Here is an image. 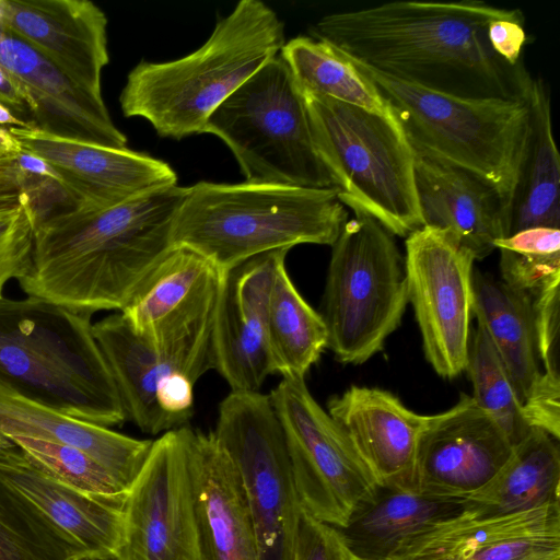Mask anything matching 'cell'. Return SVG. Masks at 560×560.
<instances>
[{
	"label": "cell",
	"instance_id": "1",
	"mask_svg": "<svg viewBox=\"0 0 560 560\" xmlns=\"http://www.w3.org/2000/svg\"><path fill=\"white\" fill-rule=\"evenodd\" d=\"M509 9L483 1H393L324 15L310 32L348 58L395 80L466 100L524 102L533 81L488 40Z\"/></svg>",
	"mask_w": 560,
	"mask_h": 560
},
{
	"label": "cell",
	"instance_id": "2",
	"mask_svg": "<svg viewBox=\"0 0 560 560\" xmlns=\"http://www.w3.org/2000/svg\"><path fill=\"white\" fill-rule=\"evenodd\" d=\"M186 190L174 185L113 207H73L40 220L21 289L75 312H121L174 248L173 223Z\"/></svg>",
	"mask_w": 560,
	"mask_h": 560
},
{
	"label": "cell",
	"instance_id": "3",
	"mask_svg": "<svg viewBox=\"0 0 560 560\" xmlns=\"http://www.w3.org/2000/svg\"><path fill=\"white\" fill-rule=\"evenodd\" d=\"M284 44L277 13L260 0H241L197 50L171 61L139 62L119 96L122 114L147 119L164 138L203 133L213 110Z\"/></svg>",
	"mask_w": 560,
	"mask_h": 560
},
{
	"label": "cell",
	"instance_id": "4",
	"mask_svg": "<svg viewBox=\"0 0 560 560\" xmlns=\"http://www.w3.org/2000/svg\"><path fill=\"white\" fill-rule=\"evenodd\" d=\"M334 188L243 182H199L187 187L172 242L222 272L277 249L332 245L348 220Z\"/></svg>",
	"mask_w": 560,
	"mask_h": 560
},
{
	"label": "cell",
	"instance_id": "5",
	"mask_svg": "<svg viewBox=\"0 0 560 560\" xmlns=\"http://www.w3.org/2000/svg\"><path fill=\"white\" fill-rule=\"evenodd\" d=\"M91 314L43 299H0V376L26 396L103 427L126 413Z\"/></svg>",
	"mask_w": 560,
	"mask_h": 560
},
{
	"label": "cell",
	"instance_id": "6",
	"mask_svg": "<svg viewBox=\"0 0 560 560\" xmlns=\"http://www.w3.org/2000/svg\"><path fill=\"white\" fill-rule=\"evenodd\" d=\"M350 60L374 84L413 151L478 175L498 190L505 207L527 133L525 101L440 94Z\"/></svg>",
	"mask_w": 560,
	"mask_h": 560
},
{
	"label": "cell",
	"instance_id": "7",
	"mask_svg": "<svg viewBox=\"0 0 560 560\" xmlns=\"http://www.w3.org/2000/svg\"><path fill=\"white\" fill-rule=\"evenodd\" d=\"M302 94L316 148L340 201L363 209L393 235L407 237L422 226L415 153L395 117Z\"/></svg>",
	"mask_w": 560,
	"mask_h": 560
},
{
	"label": "cell",
	"instance_id": "8",
	"mask_svg": "<svg viewBox=\"0 0 560 560\" xmlns=\"http://www.w3.org/2000/svg\"><path fill=\"white\" fill-rule=\"evenodd\" d=\"M203 133L229 147L246 182L336 189L316 148L303 94L280 55L213 110Z\"/></svg>",
	"mask_w": 560,
	"mask_h": 560
},
{
	"label": "cell",
	"instance_id": "9",
	"mask_svg": "<svg viewBox=\"0 0 560 560\" xmlns=\"http://www.w3.org/2000/svg\"><path fill=\"white\" fill-rule=\"evenodd\" d=\"M350 208L353 218L331 245L319 314L336 360L362 364L397 329L409 299L393 234L363 209Z\"/></svg>",
	"mask_w": 560,
	"mask_h": 560
},
{
	"label": "cell",
	"instance_id": "10",
	"mask_svg": "<svg viewBox=\"0 0 560 560\" xmlns=\"http://www.w3.org/2000/svg\"><path fill=\"white\" fill-rule=\"evenodd\" d=\"M212 433L238 471L258 560H293L301 506L269 394L231 392L219 405Z\"/></svg>",
	"mask_w": 560,
	"mask_h": 560
},
{
	"label": "cell",
	"instance_id": "11",
	"mask_svg": "<svg viewBox=\"0 0 560 560\" xmlns=\"http://www.w3.org/2000/svg\"><path fill=\"white\" fill-rule=\"evenodd\" d=\"M280 420L300 506L343 528L378 486L350 439L308 390L305 378H282L269 393Z\"/></svg>",
	"mask_w": 560,
	"mask_h": 560
},
{
	"label": "cell",
	"instance_id": "12",
	"mask_svg": "<svg viewBox=\"0 0 560 560\" xmlns=\"http://www.w3.org/2000/svg\"><path fill=\"white\" fill-rule=\"evenodd\" d=\"M475 257L447 232L420 226L406 238L408 299L427 360L442 377L466 369Z\"/></svg>",
	"mask_w": 560,
	"mask_h": 560
},
{
	"label": "cell",
	"instance_id": "13",
	"mask_svg": "<svg viewBox=\"0 0 560 560\" xmlns=\"http://www.w3.org/2000/svg\"><path fill=\"white\" fill-rule=\"evenodd\" d=\"M187 424L154 440L128 490L118 560H201Z\"/></svg>",
	"mask_w": 560,
	"mask_h": 560
},
{
	"label": "cell",
	"instance_id": "14",
	"mask_svg": "<svg viewBox=\"0 0 560 560\" xmlns=\"http://www.w3.org/2000/svg\"><path fill=\"white\" fill-rule=\"evenodd\" d=\"M16 144L49 164L74 208L103 209L177 185L172 166L131 149L107 148L12 127Z\"/></svg>",
	"mask_w": 560,
	"mask_h": 560
},
{
	"label": "cell",
	"instance_id": "15",
	"mask_svg": "<svg viewBox=\"0 0 560 560\" xmlns=\"http://www.w3.org/2000/svg\"><path fill=\"white\" fill-rule=\"evenodd\" d=\"M513 445L471 396L429 416L418 445L413 485L434 495L465 498L504 465Z\"/></svg>",
	"mask_w": 560,
	"mask_h": 560
},
{
	"label": "cell",
	"instance_id": "16",
	"mask_svg": "<svg viewBox=\"0 0 560 560\" xmlns=\"http://www.w3.org/2000/svg\"><path fill=\"white\" fill-rule=\"evenodd\" d=\"M289 250L260 254L223 275L212 331V369L231 392H259L271 374L269 301L277 268Z\"/></svg>",
	"mask_w": 560,
	"mask_h": 560
},
{
	"label": "cell",
	"instance_id": "17",
	"mask_svg": "<svg viewBox=\"0 0 560 560\" xmlns=\"http://www.w3.org/2000/svg\"><path fill=\"white\" fill-rule=\"evenodd\" d=\"M392 560H560V503L505 515L466 506L408 541Z\"/></svg>",
	"mask_w": 560,
	"mask_h": 560
},
{
	"label": "cell",
	"instance_id": "18",
	"mask_svg": "<svg viewBox=\"0 0 560 560\" xmlns=\"http://www.w3.org/2000/svg\"><path fill=\"white\" fill-rule=\"evenodd\" d=\"M0 31L39 51L71 81L102 96L109 62L107 18L89 0H0Z\"/></svg>",
	"mask_w": 560,
	"mask_h": 560
},
{
	"label": "cell",
	"instance_id": "19",
	"mask_svg": "<svg viewBox=\"0 0 560 560\" xmlns=\"http://www.w3.org/2000/svg\"><path fill=\"white\" fill-rule=\"evenodd\" d=\"M0 65L22 88L35 127L59 138L107 148H126L103 96L71 81L39 51L0 31Z\"/></svg>",
	"mask_w": 560,
	"mask_h": 560
},
{
	"label": "cell",
	"instance_id": "20",
	"mask_svg": "<svg viewBox=\"0 0 560 560\" xmlns=\"http://www.w3.org/2000/svg\"><path fill=\"white\" fill-rule=\"evenodd\" d=\"M188 458L201 560H258L238 471L212 431L189 427Z\"/></svg>",
	"mask_w": 560,
	"mask_h": 560
},
{
	"label": "cell",
	"instance_id": "21",
	"mask_svg": "<svg viewBox=\"0 0 560 560\" xmlns=\"http://www.w3.org/2000/svg\"><path fill=\"white\" fill-rule=\"evenodd\" d=\"M327 406L378 485L413 483L419 440L429 416L408 409L387 390L355 385L330 398Z\"/></svg>",
	"mask_w": 560,
	"mask_h": 560
},
{
	"label": "cell",
	"instance_id": "22",
	"mask_svg": "<svg viewBox=\"0 0 560 560\" xmlns=\"http://www.w3.org/2000/svg\"><path fill=\"white\" fill-rule=\"evenodd\" d=\"M413 176L422 226L443 230L475 259H483L501 237L504 202L478 175L413 151Z\"/></svg>",
	"mask_w": 560,
	"mask_h": 560
},
{
	"label": "cell",
	"instance_id": "23",
	"mask_svg": "<svg viewBox=\"0 0 560 560\" xmlns=\"http://www.w3.org/2000/svg\"><path fill=\"white\" fill-rule=\"evenodd\" d=\"M0 433L77 447L100 463L128 490L143 467L152 440L65 415L23 394L0 376Z\"/></svg>",
	"mask_w": 560,
	"mask_h": 560
},
{
	"label": "cell",
	"instance_id": "24",
	"mask_svg": "<svg viewBox=\"0 0 560 560\" xmlns=\"http://www.w3.org/2000/svg\"><path fill=\"white\" fill-rule=\"evenodd\" d=\"M0 478L30 499L89 553H115L122 533L124 498L91 495L33 467L15 445L0 450Z\"/></svg>",
	"mask_w": 560,
	"mask_h": 560
},
{
	"label": "cell",
	"instance_id": "25",
	"mask_svg": "<svg viewBox=\"0 0 560 560\" xmlns=\"http://www.w3.org/2000/svg\"><path fill=\"white\" fill-rule=\"evenodd\" d=\"M467 506L463 498L425 493L413 483H381L338 529L363 560H392L411 539Z\"/></svg>",
	"mask_w": 560,
	"mask_h": 560
},
{
	"label": "cell",
	"instance_id": "26",
	"mask_svg": "<svg viewBox=\"0 0 560 560\" xmlns=\"http://www.w3.org/2000/svg\"><path fill=\"white\" fill-rule=\"evenodd\" d=\"M525 103L527 133L503 210L500 238L532 228H560V161L552 132L550 96L542 80L533 78Z\"/></svg>",
	"mask_w": 560,
	"mask_h": 560
},
{
	"label": "cell",
	"instance_id": "27",
	"mask_svg": "<svg viewBox=\"0 0 560 560\" xmlns=\"http://www.w3.org/2000/svg\"><path fill=\"white\" fill-rule=\"evenodd\" d=\"M471 314L487 331L523 406L541 375L533 295L474 269Z\"/></svg>",
	"mask_w": 560,
	"mask_h": 560
},
{
	"label": "cell",
	"instance_id": "28",
	"mask_svg": "<svg viewBox=\"0 0 560 560\" xmlns=\"http://www.w3.org/2000/svg\"><path fill=\"white\" fill-rule=\"evenodd\" d=\"M117 386L126 418L141 431L159 434L177 428L158 406L155 390L166 377L152 345L118 312L92 326Z\"/></svg>",
	"mask_w": 560,
	"mask_h": 560
},
{
	"label": "cell",
	"instance_id": "29",
	"mask_svg": "<svg viewBox=\"0 0 560 560\" xmlns=\"http://www.w3.org/2000/svg\"><path fill=\"white\" fill-rule=\"evenodd\" d=\"M464 499L468 508L489 515L513 514L560 503L559 440L533 428L513 446L499 471Z\"/></svg>",
	"mask_w": 560,
	"mask_h": 560
},
{
	"label": "cell",
	"instance_id": "30",
	"mask_svg": "<svg viewBox=\"0 0 560 560\" xmlns=\"http://www.w3.org/2000/svg\"><path fill=\"white\" fill-rule=\"evenodd\" d=\"M323 317L301 295L282 261L276 271L267 322V350L271 374L305 378L327 348Z\"/></svg>",
	"mask_w": 560,
	"mask_h": 560
},
{
	"label": "cell",
	"instance_id": "31",
	"mask_svg": "<svg viewBox=\"0 0 560 560\" xmlns=\"http://www.w3.org/2000/svg\"><path fill=\"white\" fill-rule=\"evenodd\" d=\"M279 55L302 93L394 117L371 80L331 45L312 36H296L285 42Z\"/></svg>",
	"mask_w": 560,
	"mask_h": 560
},
{
	"label": "cell",
	"instance_id": "32",
	"mask_svg": "<svg viewBox=\"0 0 560 560\" xmlns=\"http://www.w3.org/2000/svg\"><path fill=\"white\" fill-rule=\"evenodd\" d=\"M85 549L0 478V560H73Z\"/></svg>",
	"mask_w": 560,
	"mask_h": 560
},
{
	"label": "cell",
	"instance_id": "33",
	"mask_svg": "<svg viewBox=\"0 0 560 560\" xmlns=\"http://www.w3.org/2000/svg\"><path fill=\"white\" fill-rule=\"evenodd\" d=\"M474 387L471 396L501 428L513 446L530 431L512 380L485 328L470 330L466 369Z\"/></svg>",
	"mask_w": 560,
	"mask_h": 560
},
{
	"label": "cell",
	"instance_id": "34",
	"mask_svg": "<svg viewBox=\"0 0 560 560\" xmlns=\"http://www.w3.org/2000/svg\"><path fill=\"white\" fill-rule=\"evenodd\" d=\"M493 245L500 252L501 279L506 284L534 296L560 280V229H526Z\"/></svg>",
	"mask_w": 560,
	"mask_h": 560
},
{
	"label": "cell",
	"instance_id": "35",
	"mask_svg": "<svg viewBox=\"0 0 560 560\" xmlns=\"http://www.w3.org/2000/svg\"><path fill=\"white\" fill-rule=\"evenodd\" d=\"M10 440L33 467L58 482L95 497L124 498L128 494V489L107 469L77 447L26 436Z\"/></svg>",
	"mask_w": 560,
	"mask_h": 560
},
{
	"label": "cell",
	"instance_id": "36",
	"mask_svg": "<svg viewBox=\"0 0 560 560\" xmlns=\"http://www.w3.org/2000/svg\"><path fill=\"white\" fill-rule=\"evenodd\" d=\"M37 218L27 192L0 194V299L30 268Z\"/></svg>",
	"mask_w": 560,
	"mask_h": 560
},
{
	"label": "cell",
	"instance_id": "37",
	"mask_svg": "<svg viewBox=\"0 0 560 560\" xmlns=\"http://www.w3.org/2000/svg\"><path fill=\"white\" fill-rule=\"evenodd\" d=\"M539 360L547 376L560 380V280L533 296Z\"/></svg>",
	"mask_w": 560,
	"mask_h": 560
},
{
	"label": "cell",
	"instance_id": "38",
	"mask_svg": "<svg viewBox=\"0 0 560 560\" xmlns=\"http://www.w3.org/2000/svg\"><path fill=\"white\" fill-rule=\"evenodd\" d=\"M349 555L339 530L301 509L293 560H346Z\"/></svg>",
	"mask_w": 560,
	"mask_h": 560
},
{
	"label": "cell",
	"instance_id": "39",
	"mask_svg": "<svg viewBox=\"0 0 560 560\" xmlns=\"http://www.w3.org/2000/svg\"><path fill=\"white\" fill-rule=\"evenodd\" d=\"M525 18L521 10L509 9L508 12L494 20L488 26L487 35L492 49L511 65L522 61L521 55L527 40Z\"/></svg>",
	"mask_w": 560,
	"mask_h": 560
},
{
	"label": "cell",
	"instance_id": "40",
	"mask_svg": "<svg viewBox=\"0 0 560 560\" xmlns=\"http://www.w3.org/2000/svg\"><path fill=\"white\" fill-rule=\"evenodd\" d=\"M194 385L186 375L173 373L164 377L156 387L158 406L177 428L185 425L191 417Z\"/></svg>",
	"mask_w": 560,
	"mask_h": 560
},
{
	"label": "cell",
	"instance_id": "41",
	"mask_svg": "<svg viewBox=\"0 0 560 560\" xmlns=\"http://www.w3.org/2000/svg\"><path fill=\"white\" fill-rule=\"evenodd\" d=\"M0 104L28 128H36L28 101L16 80L0 65Z\"/></svg>",
	"mask_w": 560,
	"mask_h": 560
},
{
	"label": "cell",
	"instance_id": "42",
	"mask_svg": "<svg viewBox=\"0 0 560 560\" xmlns=\"http://www.w3.org/2000/svg\"><path fill=\"white\" fill-rule=\"evenodd\" d=\"M12 127L28 128L23 121L13 116L8 108L0 104V128Z\"/></svg>",
	"mask_w": 560,
	"mask_h": 560
},
{
	"label": "cell",
	"instance_id": "43",
	"mask_svg": "<svg viewBox=\"0 0 560 560\" xmlns=\"http://www.w3.org/2000/svg\"><path fill=\"white\" fill-rule=\"evenodd\" d=\"M0 148L5 151H13L19 148L8 129L4 128H0Z\"/></svg>",
	"mask_w": 560,
	"mask_h": 560
},
{
	"label": "cell",
	"instance_id": "44",
	"mask_svg": "<svg viewBox=\"0 0 560 560\" xmlns=\"http://www.w3.org/2000/svg\"><path fill=\"white\" fill-rule=\"evenodd\" d=\"M73 560H118L115 553H89L84 552Z\"/></svg>",
	"mask_w": 560,
	"mask_h": 560
},
{
	"label": "cell",
	"instance_id": "45",
	"mask_svg": "<svg viewBox=\"0 0 560 560\" xmlns=\"http://www.w3.org/2000/svg\"><path fill=\"white\" fill-rule=\"evenodd\" d=\"M15 446V444L7 436L0 433V450L11 448Z\"/></svg>",
	"mask_w": 560,
	"mask_h": 560
},
{
	"label": "cell",
	"instance_id": "46",
	"mask_svg": "<svg viewBox=\"0 0 560 560\" xmlns=\"http://www.w3.org/2000/svg\"><path fill=\"white\" fill-rule=\"evenodd\" d=\"M346 560H363V559H360V558H358V557L353 556V555L349 551V555H348V557H347V559H346Z\"/></svg>",
	"mask_w": 560,
	"mask_h": 560
},
{
	"label": "cell",
	"instance_id": "47",
	"mask_svg": "<svg viewBox=\"0 0 560 560\" xmlns=\"http://www.w3.org/2000/svg\"><path fill=\"white\" fill-rule=\"evenodd\" d=\"M8 152H11V151H5V150H3L2 148H0V158H1L2 155H4L5 153H8Z\"/></svg>",
	"mask_w": 560,
	"mask_h": 560
}]
</instances>
